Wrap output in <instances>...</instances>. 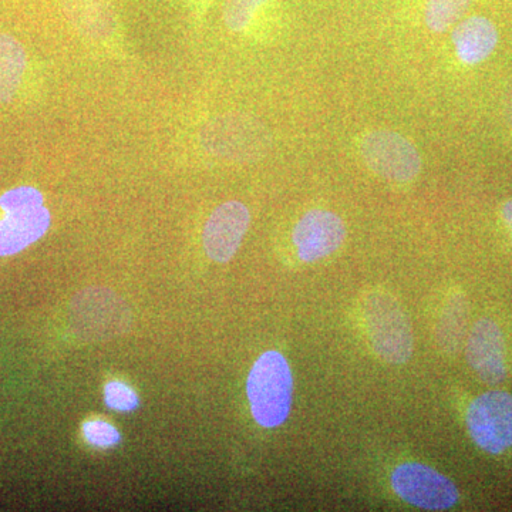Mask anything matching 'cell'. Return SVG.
Segmentation results:
<instances>
[{"label": "cell", "mask_w": 512, "mask_h": 512, "mask_svg": "<svg viewBox=\"0 0 512 512\" xmlns=\"http://www.w3.org/2000/svg\"><path fill=\"white\" fill-rule=\"evenodd\" d=\"M247 392L252 416L259 426L274 429L291 413L293 379L284 355L275 350L264 353L249 372Z\"/></svg>", "instance_id": "1"}, {"label": "cell", "mask_w": 512, "mask_h": 512, "mask_svg": "<svg viewBox=\"0 0 512 512\" xmlns=\"http://www.w3.org/2000/svg\"><path fill=\"white\" fill-rule=\"evenodd\" d=\"M363 318L367 336L380 359L390 365H403L412 359V326L392 293L370 292L363 301Z\"/></svg>", "instance_id": "2"}, {"label": "cell", "mask_w": 512, "mask_h": 512, "mask_svg": "<svg viewBox=\"0 0 512 512\" xmlns=\"http://www.w3.org/2000/svg\"><path fill=\"white\" fill-rule=\"evenodd\" d=\"M49 227L50 212L36 188H13L0 197V256L18 254Z\"/></svg>", "instance_id": "3"}, {"label": "cell", "mask_w": 512, "mask_h": 512, "mask_svg": "<svg viewBox=\"0 0 512 512\" xmlns=\"http://www.w3.org/2000/svg\"><path fill=\"white\" fill-rule=\"evenodd\" d=\"M200 143L211 156L248 163L264 156L271 146V136L255 117L225 114L202 127Z\"/></svg>", "instance_id": "4"}, {"label": "cell", "mask_w": 512, "mask_h": 512, "mask_svg": "<svg viewBox=\"0 0 512 512\" xmlns=\"http://www.w3.org/2000/svg\"><path fill=\"white\" fill-rule=\"evenodd\" d=\"M360 156L377 177L389 183H412L421 171L419 150L402 134L390 130L367 133L360 141Z\"/></svg>", "instance_id": "5"}, {"label": "cell", "mask_w": 512, "mask_h": 512, "mask_svg": "<svg viewBox=\"0 0 512 512\" xmlns=\"http://www.w3.org/2000/svg\"><path fill=\"white\" fill-rule=\"evenodd\" d=\"M471 439L488 454L505 453L512 447V396L491 390L476 397L467 410Z\"/></svg>", "instance_id": "6"}, {"label": "cell", "mask_w": 512, "mask_h": 512, "mask_svg": "<svg viewBox=\"0 0 512 512\" xmlns=\"http://www.w3.org/2000/svg\"><path fill=\"white\" fill-rule=\"evenodd\" d=\"M392 487L404 503L421 510H450L460 500L456 484L426 464L404 463L397 467L392 474Z\"/></svg>", "instance_id": "7"}, {"label": "cell", "mask_w": 512, "mask_h": 512, "mask_svg": "<svg viewBox=\"0 0 512 512\" xmlns=\"http://www.w3.org/2000/svg\"><path fill=\"white\" fill-rule=\"evenodd\" d=\"M292 238L299 259L312 264L342 247L346 239L345 222L332 211H308L293 229Z\"/></svg>", "instance_id": "8"}, {"label": "cell", "mask_w": 512, "mask_h": 512, "mask_svg": "<svg viewBox=\"0 0 512 512\" xmlns=\"http://www.w3.org/2000/svg\"><path fill=\"white\" fill-rule=\"evenodd\" d=\"M251 224V214L242 202L228 201L215 208L202 232L204 249L212 261L227 264L237 254Z\"/></svg>", "instance_id": "9"}, {"label": "cell", "mask_w": 512, "mask_h": 512, "mask_svg": "<svg viewBox=\"0 0 512 512\" xmlns=\"http://www.w3.org/2000/svg\"><path fill=\"white\" fill-rule=\"evenodd\" d=\"M467 362L481 382L503 383L507 379V355L500 326L491 319L478 320L467 340Z\"/></svg>", "instance_id": "10"}, {"label": "cell", "mask_w": 512, "mask_h": 512, "mask_svg": "<svg viewBox=\"0 0 512 512\" xmlns=\"http://www.w3.org/2000/svg\"><path fill=\"white\" fill-rule=\"evenodd\" d=\"M498 39L497 26L485 16L461 20L451 35L458 59L468 66L483 63L493 55Z\"/></svg>", "instance_id": "11"}, {"label": "cell", "mask_w": 512, "mask_h": 512, "mask_svg": "<svg viewBox=\"0 0 512 512\" xmlns=\"http://www.w3.org/2000/svg\"><path fill=\"white\" fill-rule=\"evenodd\" d=\"M26 69L25 49L19 40L0 35V101L9 104L15 99Z\"/></svg>", "instance_id": "12"}, {"label": "cell", "mask_w": 512, "mask_h": 512, "mask_svg": "<svg viewBox=\"0 0 512 512\" xmlns=\"http://www.w3.org/2000/svg\"><path fill=\"white\" fill-rule=\"evenodd\" d=\"M467 302L463 293H454L448 299L443 315H441L437 339L444 352L456 353L463 342L467 323Z\"/></svg>", "instance_id": "13"}, {"label": "cell", "mask_w": 512, "mask_h": 512, "mask_svg": "<svg viewBox=\"0 0 512 512\" xmlns=\"http://www.w3.org/2000/svg\"><path fill=\"white\" fill-rule=\"evenodd\" d=\"M473 0H427L426 25L434 33H443L460 22Z\"/></svg>", "instance_id": "14"}, {"label": "cell", "mask_w": 512, "mask_h": 512, "mask_svg": "<svg viewBox=\"0 0 512 512\" xmlns=\"http://www.w3.org/2000/svg\"><path fill=\"white\" fill-rule=\"evenodd\" d=\"M271 0H227L222 10L225 25L232 32H242L254 19L256 10Z\"/></svg>", "instance_id": "15"}, {"label": "cell", "mask_w": 512, "mask_h": 512, "mask_svg": "<svg viewBox=\"0 0 512 512\" xmlns=\"http://www.w3.org/2000/svg\"><path fill=\"white\" fill-rule=\"evenodd\" d=\"M104 400L107 406L119 412H131L138 406L137 394L120 382H110L104 387Z\"/></svg>", "instance_id": "16"}, {"label": "cell", "mask_w": 512, "mask_h": 512, "mask_svg": "<svg viewBox=\"0 0 512 512\" xmlns=\"http://www.w3.org/2000/svg\"><path fill=\"white\" fill-rule=\"evenodd\" d=\"M83 433L87 441L96 447H113L120 441L119 431L106 421H87L83 426Z\"/></svg>", "instance_id": "17"}, {"label": "cell", "mask_w": 512, "mask_h": 512, "mask_svg": "<svg viewBox=\"0 0 512 512\" xmlns=\"http://www.w3.org/2000/svg\"><path fill=\"white\" fill-rule=\"evenodd\" d=\"M504 111L505 119H507V123L512 128V83L508 86L507 93H505Z\"/></svg>", "instance_id": "18"}, {"label": "cell", "mask_w": 512, "mask_h": 512, "mask_svg": "<svg viewBox=\"0 0 512 512\" xmlns=\"http://www.w3.org/2000/svg\"><path fill=\"white\" fill-rule=\"evenodd\" d=\"M501 215H503L505 227H507L508 232H510L512 239V200L505 202L503 210H501Z\"/></svg>", "instance_id": "19"}, {"label": "cell", "mask_w": 512, "mask_h": 512, "mask_svg": "<svg viewBox=\"0 0 512 512\" xmlns=\"http://www.w3.org/2000/svg\"><path fill=\"white\" fill-rule=\"evenodd\" d=\"M0 104H2V101H0Z\"/></svg>", "instance_id": "20"}]
</instances>
